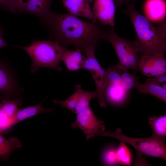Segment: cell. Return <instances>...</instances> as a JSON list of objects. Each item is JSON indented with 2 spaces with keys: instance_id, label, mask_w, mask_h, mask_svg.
<instances>
[{
  "instance_id": "obj_1",
  "label": "cell",
  "mask_w": 166,
  "mask_h": 166,
  "mask_svg": "<svg viewBox=\"0 0 166 166\" xmlns=\"http://www.w3.org/2000/svg\"><path fill=\"white\" fill-rule=\"evenodd\" d=\"M42 23L50 39L65 47L73 46L84 53L88 47L97 48L110 30L98 21L86 22L69 13L52 11Z\"/></svg>"
},
{
  "instance_id": "obj_31",
  "label": "cell",
  "mask_w": 166,
  "mask_h": 166,
  "mask_svg": "<svg viewBox=\"0 0 166 166\" xmlns=\"http://www.w3.org/2000/svg\"><path fill=\"white\" fill-rule=\"evenodd\" d=\"M158 83H162L166 81V73L158 75L153 78Z\"/></svg>"
},
{
  "instance_id": "obj_15",
  "label": "cell",
  "mask_w": 166,
  "mask_h": 166,
  "mask_svg": "<svg viewBox=\"0 0 166 166\" xmlns=\"http://www.w3.org/2000/svg\"><path fill=\"white\" fill-rule=\"evenodd\" d=\"M137 89L141 93L150 94L166 102V85H160L153 78H147L144 84L140 83Z\"/></svg>"
},
{
  "instance_id": "obj_16",
  "label": "cell",
  "mask_w": 166,
  "mask_h": 166,
  "mask_svg": "<svg viewBox=\"0 0 166 166\" xmlns=\"http://www.w3.org/2000/svg\"><path fill=\"white\" fill-rule=\"evenodd\" d=\"M43 101L39 104L18 109L14 117V125L22 121L39 114L52 113L53 109H45L42 107Z\"/></svg>"
},
{
  "instance_id": "obj_29",
  "label": "cell",
  "mask_w": 166,
  "mask_h": 166,
  "mask_svg": "<svg viewBox=\"0 0 166 166\" xmlns=\"http://www.w3.org/2000/svg\"><path fill=\"white\" fill-rule=\"evenodd\" d=\"M0 9L15 13L12 0H0Z\"/></svg>"
},
{
  "instance_id": "obj_33",
  "label": "cell",
  "mask_w": 166,
  "mask_h": 166,
  "mask_svg": "<svg viewBox=\"0 0 166 166\" xmlns=\"http://www.w3.org/2000/svg\"><path fill=\"white\" fill-rule=\"evenodd\" d=\"M6 98L3 96H0V102H1L2 101L3 99L4 98Z\"/></svg>"
},
{
  "instance_id": "obj_7",
  "label": "cell",
  "mask_w": 166,
  "mask_h": 166,
  "mask_svg": "<svg viewBox=\"0 0 166 166\" xmlns=\"http://www.w3.org/2000/svg\"><path fill=\"white\" fill-rule=\"evenodd\" d=\"M75 121L71 124L74 129H81L85 136L87 140L93 138L97 136H100L105 130L104 122L95 116L89 106L76 114Z\"/></svg>"
},
{
  "instance_id": "obj_5",
  "label": "cell",
  "mask_w": 166,
  "mask_h": 166,
  "mask_svg": "<svg viewBox=\"0 0 166 166\" xmlns=\"http://www.w3.org/2000/svg\"><path fill=\"white\" fill-rule=\"evenodd\" d=\"M106 40L114 48L117 54L118 62L115 65L121 70L138 71L140 56L133 41H129L119 37L115 31L114 27L110 30Z\"/></svg>"
},
{
  "instance_id": "obj_23",
  "label": "cell",
  "mask_w": 166,
  "mask_h": 166,
  "mask_svg": "<svg viewBox=\"0 0 166 166\" xmlns=\"http://www.w3.org/2000/svg\"><path fill=\"white\" fill-rule=\"evenodd\" d=\"M116 152L118 164L130 166L131 164L132 156L130 151L125 143L121 142L116 148Z\"/></svg>"
},
{
  "instance_id": "obj_28",
  "label": "cell",
  "mask_w": 166,
  "mask_h": 166,
  "mask_svg": "<svg viewBox=\"0 0 166 166\" xmlns=\"http://www.w3.org/2000/svg\"><path fill=\"white\" fill-rule=\"evenodd\" d=\"M28 0H12L13 7L15 13L25 11Z\"/></svg>"
},
{
  "instance_id": "obj_10",
  "label": "cell",
  "mask_w": 166,
  "mask_h": 166,
  "mask_svg": "<svg viewBox=\"0 0 166 166\" xmlns=\"http://www.w3.org/2000/svg\"><path fill=\"white\" fill-rule=\"evenodd\" d=\"M13 74L7 64L0 58V96L14 97L18 93Z\"/></svg>"
},
{
  "instance_id": "obj_30",
  "label": "cell",
  "mask_w": 166,
  "mask_h": 166,
  "mask_svg": "<svg viewBox=\"0 0 166 166\" xmlns=\"http://www.w3.org/2000/svg\"><path fill=\"white\" fill-rule=\"evenodd\" d=\"M4 33L5 31L0 25V49L6 47L7 45V44L5 42L3 38Z\"/></svg>"
},
{
  "instance_id": "obj_22",
  "label": "cell",
  "mask_w": 166,
  "mask_h": 166,
  "mask_svg": "<svg viewBox=\"0 0 166 166\" xmlns=\"http://www.w3.org/2000/svg\"><path fill=\"white\" fill-rule=\"evenodd\" d=\"M119 69L121 73V84L123 87L128 91L134 89H137L140 83L136 76L137 72L132 73L129 72V70Z\"/></svg>"
},
{
  "instance_id": "obj_26",
  "label": "cell",
  "mask_w": 166,
  "mask_h": 166,
  "mask_svg": "<svg viewBox=\"0 0 166 166\" xmlns=\"http://www.w3.org/2000/svg\"><path fill=\"white\" fill-rule=\"evenodd\" d=\"M54 103L61 105L62 107L68 109L75 113L77 106V101L76 93L74 92L66 100L60 101L57 99L53 100Z\"/></svg>"
},
{
  "instance_id": "obj_4",
  "label": "cell",
  "mask_w": 166,
  "mask_h": 166,
  "mask_svg": "<svg viewBox=\"0 0 166 166\" xmlns=\"http://www.w3.org/2000/svg\"><path fill=\"white\" fill-rule=\"evenodd\" d=\"M101 136L110 137L121 142L128 144L135 149L136 157L134 164L147 165L148 163L142 158V155L156 157L166 160V146L165 139L154 136L147 138H134L123 134L120 128L114 132L103 131Z\"/></svg>"
},
{
  "instance_id": "obj_6",
  "label": "cell",
  "mask_w": 166,
  "mask_h": 166,
  "mask_svg": "<svg viewBox=\"0 0 166 166\" xmlns=\"http://www.w3.org/2000/svg\"><path fill=\"white\" fill-rule=\"evenodd\" d=\"M96 49L90 47L85 50L84 53L86 57L83 69L89 71L94 80L99 106L101 108L105 107L106 105L104 94L107 85L106 69L102 67L97 60L95 53Z\"/></svg>"
},
{
  "instance_id": "obj_12",
  "label": "cell",
  "mask_w": 166,
  "mask_h": 166,
  "mask_svg": "<svg viewBox=\"0 0 166 166\" xmlns=\"http://www.w3.org/2000/svg\"><path fill=\"white\" fill-rule=\"evenodd\" d=\"M145 16L152 23L166 21L165 0H146L143 7Z\"/></svg>"
},
{
  "instance_id": "obj_19",
  "label": "cell",
  "mask_w": 166,
  "mask_h": 166,
  "mask_svg": "<svg viewBox=\"0 0 166 166\" xmlns=\"http://www.w3.org/2000/svg\"><path fill=\"white\" fill-rule=\"evenodd\" d=\"M105 88L106 95L107 100L112 104L119 105L125 100L128 91L121 84L109 85Z\"/></svg>"
},
{
  "instance_id": "obj_17",
  "label": "cell",
  "mask_w": 166,
  "mask_h": 166,
  "mask_svg": "<svg viewBox=\"0 0 166 166\" xmlns=\"http://www.w3.org/2000/svg\"><path fill=\"white\" fill-rule=\"evenodd\" d=\"M76 95L77 106L75 113L79 112L89 106L90 102L93 98H97L96 91H89L83 90L81 85H77L74 92Z\"/></svg>"
},
{
  "instance_id": "obj_3",
  "label": "cell",
  "mask_w": 166,
  "mask_h": 166,
  "mask_svg": "<svg viewBox=\"0 0 166 166\" xmlns=\"http://www.w3.org/2000/svg\"><path fill=\"white\" fill-rule=\"evenodd\" d=\"M26 52L32 60L31 72L34 74L40 67L53 68L61 72L62 68L59 65L66 47L51 40L36 41L30 45H14Z\"/></svg>"
},
{
  "instance_id": "obj_27",
  "label": "cell",
  "mask_w": 166,
  "mask_h": 166,
  "mask_svg": "<svg viewBox=\"0 0 166 166\" xmlns=\"http://www.w3.org/2000/svg\"><path fill=\"white\" fill-rule=\"evenodd\" d=\"M14 125V120L0 110V134Z\"/></svg>"
},
{
  "instance_id": "obj_9",
  "label": "cell",
  "mask_w": 166,
  "mask_h": 166,
  "mask_svg": "<svg viewBox=\"0 0 166 166\" xmlns=\"http://www.w3.org/2000/svg\"><path fill=\"white\" fill-rule=\"evenodd\" d=\"M116 9L114 0H94L92 9L100 24L114 27Z\"/></svg>"
},
{
  "instance_id": "obj_32",
  "label": "cell",
  "mask_w": 166,
  "mask_h": 166,
  "mask_svg": "<svg viewBox=\"0 0 166 166\" xmlns=\"http://www.w3.org/2000/svg\"><path fill=\"white\" fill-rule=\"evenodd\" d=\"M132 0H114L116 7L121 6L122 5L126 4L130 2Z\"/></svg>"
},
{
  "instance_id": "obj_18",
  "label": "cell",
  "mask_w": 166,
  "mask_h": 166,
  "mask_svg": "<svg viewBox=\"0 0 166 166\" xmlns=\"http://www.w3.org/2000/svg\"><path fill=\"white\" fill-rule=\"evenodd\" d=\"M21 146L17 138L13 137L6 139L0 134V159L3 161L8 160L11 153Z\"/></svg>"
},
{
  "instance_id": "obj_14",
  "label": "cell",
  "mask_w": 166,
  "mask_h": 166,
  "mask_svg": "<svg viewBox=\"0 0 166 166\" xmlns=\"http://www.w3.org/2000/svg\"><path fill=\"white\" fill-rule=\"evenodd\" d=\"M52 0H28L25 11L37 16L42 22L52 11L50 6Z\"/></svg>"
},
{
  "instance_id": "obj_20",
  "label": "cell",
  "mask_w": 166,
  "mask_h": 166,
  "mask_svg": "<svg viewBox=\"0 0 166 166\" xmlns=\"http://www.w3.org/2000/svg\"><path fill=\"white\" fill-rule=\"evenodd\" d=\"M148 123L152 131V135L165 139L166 135V116H153L148 119Z\"/></svg>"
},
{
  "instance_id": "obj_2",
  "label": "cell",
  "mask_w": 166,
  "mask_h": 166,
  "mask_svg": "<svg viewBox=\"0 0 166 166\" xmlns=\"http://www.w3.org/2000/svg\"><path fill=\"white\" fill-rule=\"evenodd\" d=\"M134 0L127 4L122 12L130 17L136 35L133 41L141 55H153L166 51V21L155 26L135 8Z\"/></svg>"
},
{
  "instance_id": "obj_13",
  "label": "cell",
  "mask_w": 166,
  "mask_h": 166,
  "mask_svg": "<svg viewBox=\"0 0 166 166\" xmlns=\"http://www.w3.org/2000/svg\"><path fill=\"white\" fill-rule=\"evenodd\" d=\"M82 53L76 49L75 51L66 48L61 58L69 71H75L83 69L86 57Z\"/></svg>"
},
{
  "instance_id": "obj_21",
  "label": "cell",
  "mask_w": 166,
  "mask_h": 166,
  "mask_svg": "<svg viewBox=\"0 0 166 166\" xmlns=\"http://www.w3.org/2000/svg\"><path fill=\"white\" fill-rule=\"evenodd\" d=\"M22 103V101L19 98L11 100L10 98L6 97L0 102V110L14 120L18 107Z\"/></svg>"
},
{
  "instance_id": "obj_11",
  "label": "cell",
  "mask_w": 166,
  "mask_h": 166,
  "mask_svg": "<svg viewBox=\"0 0 166 166\" xmlns=\"http://www.w3.org/2000/svg\"><path fill=\"white\" fill-rule=\"evenodd\" d=\"M93 2V0H62L63 5L69 14L96 22L97 20L90 6Z\"/></svg>"
},
{
  "instance_id": "obj_25",
  "label": "cell",
  "mask_w": 166,
  "mask_h": 166,
  "mask_svg": "<svg viewBox=\"0 0 166 166\" xmlns=\"http://www.w3.org/2000/svg\"><path fill=\"white\" fill-rule=\"evenodd\" d=\"M116 148L109 147L104 151L102 155L103 163L108 165H113L118 164L116 152Z\"/></svg>"
},
{
  "instance_id": "obj_24",
  "label": "cell",
  "mask_w": 166,
  "mask_h": 166,
  "mask_svg": "<svg viewBox=\"0 0 166 166\" xmlns=\"http://www.w3.org/2000/svg\"><path fill=\"white\" fill-rule=\"evenodd\" d=\"M106 71L107 85L121 84L120 71L116 65L109 66Z\"/></svg>"
},
{
  "instance_id": "obj_8",
  "label": "cell",
  "mask_w": 166,
  "mask_h": 166,
  "mask_svg": "<svg viewBox=\"0 0 166 166\" xmlns=\"http://www.w3.org/2000/svg\"><path fill=\"white\" fill-rule=\"evenodd\" d=\"M163 52L140 56L138 71L144 76L156 77L166 73V60Z\"/></svg>"
}]
</instances>
